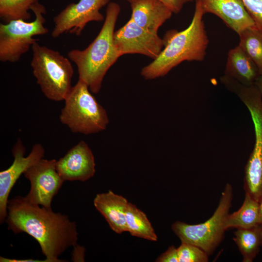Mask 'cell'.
<instances>
[{"instance_id":"5bb4252c","label":"cell","mask_w":262,"mask_h":262,"mask_svg":"<svg viewBox=\"0 0 262 262\" xmlns=\"http://www.w3.org/2000/svg\"><path fill=\"white\" fill-rule=\"evenodd\" d=\"M204 14L209 13L221 18L238 34L246 29L255 26L242 0H196Z\"/></svg>"},{"instance_id":"7c38bea8","label":"cell","mask_w":262,"mask_h":262,"mask_svg":"<svg viewBox=\"0 0 262 262\" xmlns=\"http://www.w3.org/2000/svg\"><path fill=\"white\" fill-rule=\"evenodd\" d=\"M26 148L18 138L12 150L14 161L7 169L0 172V222L7 216L8 197L11 190L22 174L42 159L45 150L40 143L35 144L30 154L24 157Z\"/></svg>"},{"instance_id":"ffe728a7","label":"cell","mask_w":262,"mask_h":262,"mask_svg":"<svg viewBox=\"0 0 262 262\" xmlns=\"http://www.w3.org/2000/svg\"><path fill=\"white\" fill-rule=\"evenodd\" d=\"M126 220L127 231L131 236L152 241H157V235L147 215L130 202L127 205Z\"/></svg>"},{"instance_id":"603a6c76","label":"cell","mask_w":262,"mask_h":262,"mask_svg":"<svg viewBox=\"0 0 262 262\" xmlns=\"http://www.w3.org/2000/svg\"><path fill=\"white\" fill-rule=\"evenodd\" d=\"M178 249L179 262H207L209 255L199 247L181 243Z\"/></svg>"},{"instance_id":"9c48e42d","label":"cell","mask_w":262,"mask_h":262,"mask_svg":"<svg viewBox=\"0 0 262 262\" xmlns=\"http://www.w3.org/2000/svg\"><path fill=\"white\" fill-rule=\"evenodd\" d=\"M110 0H80L70 3L53 18V38L70 33L80 35L87 24L91 21L100 22L105 19L100 9Z\"/></svg>"},{"instance_id":"484cf974","label":"cell","mask_w":262,"mask_h":262,"mask_svg":"<svg viewBox=\"0 0 262 262\" xmlns=\"http://www.w3.org/2000/svg\"><path fill=\"white\" fill-rule=\"evenodd\" d=\"M130 2L132 0H127ZM168 6L173 13L178 14L186 3L192 2L193 0H159Z\"/></svg>"},{"instance_id":"2e32d148","label":"cell","mask_w":262,"mask_h":262,"mask_svg":"<svg viewBox=\"0 0 262 262\" xmlns=\"http://www.w3.org/2000/svg\"><path fill=\"white\" fill-rule=\"evenodd\" d=\"M93 202L114 232L121 234L127 231L126 212L129 202L126 198L109 190L97 194Z\"/></svg>"},{"instance_id":"8992f818","label":"cell","mask_w":262,"mask_h":262,"mask_svg":"<svg viewBox=\"0 0 262 262\" xmlns=\"http://www.w3.org/2000/svg\"><path fill=\"white\" fill-rule=\"evenodd\" d=\"M232 199V186L228 183L221 193L217 208L210 218L196 225L177 221L172 224V230L181 243L196 246L210 256L224 238L226 230L225 220L229 213Z\"/></svg>"},{"instance_id":"d6986e66","label":"cell","mask_w":262,"mask_h":262,"mask_svg":"<svg viewBox=\"0 0 262 262\" xmlns=\"http://www.w3.org/2000/svg\"><path fill=\"white\" fill-rule=\"evenodd\" d=\"M232 239L243 256V262H252L262 246V227L237 229Z\"/></svg>"},{"instance_id":"e0dca14e","label":"cell","mask_w":262,"mask_h":262,"mask_svg":"<svg viewBox=\"0 0 262 262\" xmlns=\"http://www.w3.org/2000/svg\"><path fill=\"white\" fill-rule=\"evenodd\" d=\"M261 75L257 65L239 46L229 51L225 76L241 84L251 85Z\"/></svg>"},{"instance_id":"44dd1931","label":"cell","mask_w":262,"mask_h":262,"mask_svg":"<svg viewBox=\"0 0 262 262\" xmlns=\"http://www.w3.org/2000/svg\"><path fill=\"white\" fill-rule=\"evenodd\" d=\"M238 35V46L255 63L262 75V31L253 26L246 29Z\"/></svg>"},{"instance_id":"3957f363","label":"cell","mask_w":262,"mask_h":262,"mask_svg":"<svg viewBox=\"0 0 262 262\" xmlns=\"http://www.w3.org/2000/svg\"><path fill=\"white\" fill-rule=\"evenodd\" d=\"M120 9L118 4L110 2L103 26L93 42L83 50L74 49L67 53L68 58L77 67L79 79L85 82L94 94L100 91L105 74L121 56L114 42Z\"/></svg>"},{"instance_id":"8fae6325","label":"cell","mask_w":262,"mask_h":262,"mask_svg":"<svg viewBox=\"0 0 262 262\" xmlns=\"http://www.w3.org/2000/svg\"><path fill=\"white\" fill-rule=\"evenodd\" d=\"M114 42L119 54H140L153 60L164 47V40L158 33L147 31L131 19L115 32Z\"/></svg>"},{"instance_id":"4316f807","label":"cell","mask_w":262,"mask_h":262,"mask_svg":"<svg viewBox=\"0 0 262 262\" xmlns=\"http://www.w3.org/2000/svg\"><path fill=\"white\" fill-rule=\"evenodd\" d=\"M0 262H49V261L46 259L44 260H38L33 259H24V260H18V259H8L3 257H0Z\"/></svg>"},{"instance_id":"7a4b0ae2","label":"cell","mask_w":262,"mask_h":262,"mask_svg":"<svg viewBox=\"0 0 262 262\" xmlns=\"http://www.w3.org/2000/svg\"><path fill=\"white\" fill-rule=\"evenodd\" d=\"M204 14L196 1L195 10L190 24L178 32L170 30L163 38L164 48L159 55L141 71L146 80H153L166 75L183 61L204 60L209 39L202 19Z\"/></svg>"},{"instance_id":"7402d4cb","label":"cell","mask_w":262,"mask_h":262,"mask_svg":"<svg viewBox=\"0 0 262 262\" xmlns=\"http://www.w3.org/2000/svg\"><path fill=\"white\" fill-rule=\"evenodd\" d=\"M38 0H0V17L8 23L12 20L28 21L31 18L29 12L31 6Z\"/></svg>"},{"instance_id":"9a60e30c","label":"cell","mask_w":262,"mask_h":262,"mask_svg":"<svg viewBox=\"0 0 262 262\" xmlns=\"http://www.w3.org/2000/svg\"><path fill=\"white\" fill-rule=\"evenodd\" d=\"M131 19L145 30L157 33L159 28L172 16L171 10L159 0H132Z\"/></svg>"},{"instance_id":"277c9868","label":"cell","mask_w":262,"mask_h":262,"mask_svg":"<svg viewBox=\"0 0 262 262\" xmlns=\"http://www.w3.org/2000/svg\"><path fill=\"white\" fill-rule=\"evenodd\" d=\"M31 49V66L41 91L51 100H64L72 87L74 70L70 60L59 51L40 45L37 41Z\"/></svg>"},{"instance_id":"4fadbf2b","label":"cell","mask_w":262,"mask_h":262,"mask_svg":"<svg viewBox=\"0 0 262 262\" xmlns=\"http://www.w3.org/2000/svg\"><path fill=\"white\" fill-rule=\"evenodd\" d=\"M93 152L83 140L70 148L56 162L57 172L65 180L85 181L96 172Z\"/></svg>"},{"instance_id":"cb8c5ba5","label":"cell","mask_w":262,"mask_h":262,"mask_svg":"<svg viewBox=\"0 0 262 262\" xmlns=\"http://www.w3.org/2000/svg\"><path fill=\"white\" fill-rule=\"evenodd\" d=\"M253 20L255 26L262 31V0H242Z\"/></svg>"},{"instance_id":"ac0fdd59","label":"cell","mask_w":262,"mask_h":262,"mask_svg":"<svg viewBox=\"0 0 262 262\" xmlns=\"http://www.w3.org/2000/svg\"><path fill=\"white\" fill-rule=\"evenodd\" d=\"M259 201L248 193L240 208L229 213L225 220L226 230L230 228L249 229L259 226Z\"/></svg>"},{"instance_id":"f1b7e54d","label":"cell","mask_w":262,"mask_h":262,"mask_svg":"<svg viewBox=\"0 0 262 262\" xmlns=\"http://www.w3.org/2000/svg\"><path fill=\"white\" fill-rule=\"evenodd\" d=\"M254 85L262 94V75L260 76L257 81L255 82Z\"/></svg>"},{"instance_id":"ba28073f","label":"cell","mask_w":262,"mask_h":262,"mask_svg":"<svg viewBox=\"0 0 262 262\" xmlns=\"http://www.w3.org/2000/svg\"><path fill=\"white\" fill-rule=\"evenodd\" d=\"M237 95L249 112L255 137L245 167L244 189L259 201L262 197V94L255 85H250L241 87Z\"/></svg>"},{"instance_id":"83f0119b","label":"cell","mask_w":262,"mask_h":262,"mask_svg":"<svg viewBox=\"0 0 262 262\" xmlns=\"http://www.w3.org/2000/svg\"><path fill=\"white\" fill-rule=\"evenodd\" d=\"M259 224L262 227V197L259 200Z\"/></svg>"},{"instance_id":"30bf717a","label":"cell","mask_w":262,"mask_h":262,"mask_svg":"<svg viewBox=\"0 0 262 262\" xmlns=\"http://www.w3.org/2000/svg\"><path fill=\"white\" fill-rule=\"evenodd\" d=\"M56 162L42 158L24 172L31 183L30 190L25 196L29 201L51 208L52 200L65 181L56 170Z\"/></svg>"},{"instance_id":"d4e9b609","label":"cell","mask_w":262,"mask_h":262,"mask_svg":"<svg viewBox=\"0 0 262 262\" xmlns=\"http://www.w3.org/2000/svg\"><path fill=\"white\" fill-rule=\"evenodd\" d=\"M155 261L157 262H179L177 248L174 246H170Z\"/></svg>"},{"instance_id":"52a82bcc","label":"cell","mask_w":262,"mask_h":262,"mask_svg":"<svg viewBox=\"0 0 262 262\" xmlns=\"http://www.w3.org/2000/svg\"><path fill=\"white\" fill-rule=\"evenodd\" d=\"M35 15L32 22L22 19L12 20L0 24V61L15 63L26 53L37 41L33 37L47 34L48 29L44 26L46 13L45 7L37 1L31 7Z\"/></svg>"},{"instance_id":"5b68a950","label":"cell","mask_w":262,"mask_h":262,"mask_svg":"<svg viewBox=\"0 0 262 262\" xmlns=\"http://www.w3.org/2000/svg\"><path fill=\"white\" fill-rule=\"evenodd\" d=\"M89 90L86 83L79 79L64 100L60 120L74 133H98L105 130L109 124L106 110Z\"/></svg>"},{"instance_id":"6da1fadb","label":"cell","mask_w":262,"mask_h":262,"mask_svg":"<svg viewBox=\"0 0 262 262\" xmlns=\"http://www.w3.org/2000/svg\"><path fill=\"white\" fill-rule=\"evenodd\" d=\"M6 222L15 233L25 232L39 243L49 262H66L58 257L67 248L77 246V225L68 217L51 208L32 203L17 196L8 200Z\"/></svg>"}]
</instances>
